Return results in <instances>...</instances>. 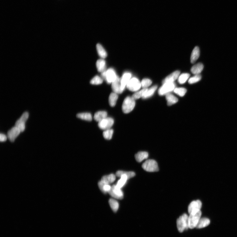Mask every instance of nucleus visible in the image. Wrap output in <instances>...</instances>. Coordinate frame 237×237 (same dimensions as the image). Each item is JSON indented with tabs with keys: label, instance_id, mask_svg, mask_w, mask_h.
<instances>
[{
	"label": "nucleus",
	"instance_id": "25",
	"mask_svg": "<svg viewBox=\"0 0 237 237\" xmlns=\"http://www.w3.org/2000/svg\"><path fill=\"white\" fill-rule=\"evenodd\" d=\"M96 67L98 71L99 72L102 73L105 71L106 63L105 60L103 59L98 60L96 62Z\"/></svg>",
	"mask_w": 237,
	"mask_h": 237
},
{
	"label": "nucleus",
	"instance_id": "11",
	"mask_svg": "<svg viewBox=\"0 0 237 237\" xmlns=\"http://www.w3.org/2000/svg\"><path fill=\"white\" fill-rule=\"evenodd\" d=\"M202 203L199 200L191 202L188 207V212L190 214L200 211Z\"/></svg>",
	"mask_w": 237,
	"mask_h": 237
},
{
	"label": "nucleus",
	"instance_id": "23",
	"mask_svg": "<svg viewBox=\"0 0 237 237\" xmlns=\"http://www.w3.org/2000/svg\"><path fill=\"white\" fill-rule=\"evenodd\" d=\"M118 94L113 92L110 95L109 98V102L111 107H114L116 104L118 100Z\"/></svg>",
	"mask_w": 237,
	"mask_h": 237
},
{
	"label": "nucleus",
	"instance_id": "24",
	"mask_svg": "<svg viewBox=\"0 0 237 237\" xmlns=\"http://www.w3.org/2000/svg\"><path fill=\"white\" fill-rule=\"evenodd\" d=\"M116 178V176L114 174H111L103 176L102 178L101 181L109 184L113 183L115 180Z\"/></svg>",
	"mask_w": 237,
	"mask_h": 237
},
{
	"label": "nucleus",
	"instance_id": "9",
	"mask_svg": "<svg viewBox=\"0 0 237 237\" xmlns=\"http://www.w3.org/2000/svg\"><path fill=\"white\" fill-rule=\"evenodd\" d=\"M114 123V120L111 117H106L99 122L98 126L100 129L106 130L111 129Z\"/></svg>",
	"mask_w": 237,
	"mask_h": 237
},
{
	"label": "nucleus",
	"instance_id": "33",
	"mask_svg": "<svg viewBox=\"0 0 237 237\" xmlns=\"http://www.w3.org/2000/svg\"><path fill=\"white\" fill-rule=\"evenodd\" d=\"M190 76V74L188 73H183L179 75L178 78V83L180 84H183L187 81Z\"/></svg>",
	"mask_w": 237,
	"mask_h": 237
},
{
	"label": "nucleus",
	"instance_id": "32",
	"mask_svg": "<svg viewBox=\"0 0 237 237\" xmlns=\"http://www.w3.org/2000/svg\"><path fill=\"white\" fill-rule=\"evenodd\" d=\"M121 178L118 181L117 184L116 185L119 188L121 189L126 184L127 180H128V177L126 175H124L120 177Z\"/></svg>",
	"mask_w": 237,
	"mask_h": 237
},
{
	"label": "nucleus",
	"instance_id": "36",
	"mask_svg": "<svg viewBox=\"0 0 237 237\" xmlns=\"http://www.w3.org/2000/svg\"><path fill=\"white\" fill-rule=\"evenodd\" d=\"M201 75L200 74H196L193 77L190 78L188 80V83L190 84H194L198 82L201 80Z\"/></svg>",
	"mask_w": 237,
	"mask_h": 237
},
{
	"label": "nucleus",
	"instance_id": "22",
	"mask_svg": "<svg viewBox=\"0 0 237 237\" xmlns=\"http://www.w3.org/2000/svg\"><path fill=\"white\" fill-rule=\"evenodd\" d=\"M148 156V153L147 152H140L135 154V158L137 162L140 163L144 160L147 159Z\"/></svg>",
	"mask_w": 237,
	"mask_h": 237
},
{
	"label": "nucleus",
	"instance_id": "37",
	"mask_svg": "<svg viewBox=\"0 0 237 237\" xmlns=\"http://www.w3.org/2000/svg\"><path fill=\"white\" fill-rule=\"evenodd\" d=\"M102 79L99 76H96L90 81V84L93 85H99L102 84Z\"/></svg>",
	"mask_w": 237,
	"mask_h": 237
},
{
	"label": "nucleus",
	"instance_id": "16",
	"mask_svg": "<svg viewBox=\"0 0 237 237\" xmlns=\"http://www.w3.org/2000/svg\"><path fill=\"white\" fill-rule=\"evenodd\" d=\"M200 51L198 47H194L191 54L190 61L191 63H194L196 62L200 56Z\"/></svg>",
	"mask_w": 237,
	"mask_h": 237
},
{
	"label": "nucleus",
	"instance_id": "12",
	"mask_svg": "<svg viewBox=\"0 0 237 237\" xmlns=\"http://www.w3.org/2000/svg\"><path fill=\"white\" fill-rule=\"evenodd\" d=\"M20 132H21L17 127H13L8 132V138L10 141L13 142Z\"/></svg>",
	"mask_w": 237,
	"mask_h": 237
},
{
	"label": "nucleus",
	"instance_id": "4",
	"mask_svg": "<svg viewBox=\"0 0 237 237\" xmlns=\"http://www.w3.org/2000/svg\"><path fill=\"white\" fill-rule=\"evenodd\" d=\"M142 167L144 170L148 172H155L159 171L157 162L153 160H146L142 164Z\"/></svg>",
	"mask_w": 237,
	"mask_h": 237
},
{
	"label": "nucleus",
	"instance_id": "7",
	"mask_svg": "<svg viewBox=\"0 0 237 237\" xmlns=\"http://www.w3.org/2000/svg\"><path fill=\"white\" fill-rule=\"evenodd\" d=\"M175 87L176 85L174 82L163 84L159 89V94L160 96H163L170 93V92L174 90Z\"/></svg>",
	"mask_w": 237,
	"mask_h": 237
},
{
	"label": "nucleus",
	"instance_id": "14",
	"mask_svg": "<svg viewBox=\"0 0 237 237\" xmlns=\"http://www.w3.org/2000/svg\"><path fill=\"white\" fill-rule=\"evenodd\" d=\"M180 74V71H179L173 72L164 79L163 81V84L169 82H174L179 77Z\"/></svg>",
	"mask_w": 237,
	"mask_h": 237
},
{
	"label": "nucleus",
	"instance_id": "35",
	"mask_svg": "<svg viewBox=\"0 0 237 237\" xmlns=\"http://www.w3.org/2000/svg\"><path fill=\"white\" fill-rule=\"evenodd\" d=\"M174 91L175 93L181 97H183L186 94L187 90L184 88H177L175 89Z\"/></svg>",
	"mask_w": 237,
	"mask_h": 237
},
{
	"label": "nucleus",
	"instance_id": "1",
	"mask_svg": "<svg viewBox=\"0 0 237 237\" xmlns=\"http://www.w3.org/2000/svg\"><path fill=\"white\" fill-rule=\"evenodd\" d=\"M177 225L178 231L181 232H183L184 230L189 228L188 215L184 214L180 216L177 220Z\"/></svg>",
	"mask_w": 237,
	"mask_h": 237
},
{
	"label": "nucleus",
	"instance_id": "20",
	"mask_svg": "<svg viewBox=\"0 0 237 237\" xmlns=\"http://www.w3.org/2000/svg\"><path fill=\"white\" fill-rule=\"evenodd\" d=\"M210 220L207 218H200L196 226L197 229H201L207 226L210 224Z\"/></svg>",
	"mask_w": 237,
	"mask_h": 237
},
{
	"label": "nucleus",
	"instance_id": "3",
	"mask_svg": "<svg viewBox=\"0 0 237 237\" xmlns=\"http://www.w3.org/2000/svg\"><path fill=\"white\" fill-rule=\"evenodd\" d=\"M202 212L200 211L190 214L188 216L189 227L193 229L196 227L199 220L201 218Z\"/></svg>",
	"mask_w": 237,
	"mask_h": 237
},
{
	"label": "nucleus",
	"instance_id": "13",
	"mask_svg": "<svg viewBox=\"0 0 237 237\" xmlns=\"http://www.w3.org/2000/svg\"><path fill=\"white\" fill-rule=\"evenodd\" d=\"M112 89L113 92L117 94H121L123 91L122 88L121 79L118 77L112 83Z\"/></svg>",
	"mask_w": 237,
	"mask_h": 237
},
{
	"label": "nucleus",
	"instance_id": "5",
	"mask_svg": "<svg viewBox=\"0 0 237 237\" xmlns=\"http://www.w3.org/2000/svg\"><path fill=\"white\" fill-rule=\"evenodd\" d=\"M102 73V77L105 79L108 84H112L118 77L114 70L112 68H110Z\"/></svg>",
	"mask_w": 237,
	"mask_h": 237
},
{
	"label": "nucleus",
	"instance_id": "39",
	"mask_svg": "<svg viewBox=\"0 0 237 237\" xmlns=\"http://www.w3.org/2000/svg\"><path fill=\"white\" fill-rule=\"evenodd\" d=\"M7 140L6 136L3 134L1 133L0 135V141L1 142H5Z\"/></svg>",
	"mask_w": 237,
	"mask_h": 237
},
{
	"label": "nucleus",
	"instance_id": "8",
	"mask_svg": "<svg viewBox=\"0 0 237 237\" xmlns=\"http://www.w3.org/2000/svg\"><path fill=\"white\" fill-rule=\"evenodd\" d=\"M29 117V113L27 112H24L21 117L16 122L15 126L17 127L21 132H23L25 129V123Z\"/></svg>",
	"mask_w": 237,
	"mask_h": 237
},
{
	"label": "nucleus",
	"instance_id": "28",
	"mask_svg": "<svg viewBox=\"0 0 237 237\" xmlns=\"http://www.w3.org/2000/svg\"><path fill=\"white\" fill-rule=\"evenodd\" d=\"M96 48L99 56L102 58H105L107 57V53L100 44H97L96 46Z\"/></svg>",
	"mask_w": 237,
	"mask_h": 237
},
{
	"label": "nucleus",
	"instance_id": "34",
	"mask_svg": "<svg viewBox=\"0 0 237 237\" xmlns=\"http://www.w3.org/2000/svg\"><path fill=\"white\" fill-rule=\"evenodd\" d=\"M113 133V130L109 129L105 130L103 132V135L105 139L109 140L111 139Z\"/></svg>",
	"mask_w": 237,
	"mask_h": 237
},
{
	"label": "nucleus",
	"instance_id": "19",
	"mask_svg": "<svg viewBox=\"0 0 237 237\" xmlns=\"http://www.w3.org/2000/svg\"><path fill=\"white\" fill-rule=\"evenodd\" d=\"M107 113L105 111H99L95 113L94 119L95 121L99 122L102 120L107 117Z\"/></svg>",
	"mask_w": 237,
	"mask_h": 237
},
{
	"label": "nucleus",
	"instance_id": "27",
	"mask_svg": "<svg viewBox=\"0 0 237 237\" xmlns=\"http://www.w3.org/2000/svg\"><path fill=\"white\" fill-rule=\"evenodd\" d=\"M157 88V86L154 85L149 89H147L142 98L145 99L151 97V96H152L153 95Z\"/></svg>",
	"mask_w": 237,
	"mask_h": 237
},
{
	"label": "nucleus",
	"instance_id": "26",
	"mask_svg": "<svg viewBox=\"0 0 237 237\" xmlns=\"http://www.w3.org/2000/svg\"><path fill=\"white\" fill-rule=\"evenodd\" d=\"M77 116L79 118L88 121H91L92 119V115L91 113H89L85 112L78 113Z\"/></svg>",
	"mask_w": 237,
	"mask_h": 237
},
{
	"label": "nucleus",
	"instance_id": "38",
	"mask_svg": "<svg viewBox=\"0 0 237 237\" xmlns=\"http://www.w3.org/2000/svg\"><path fill=\"white\" fill-rule=\"evenodd\" d=\"M152 84V81L148 78H144L141 82V86L143 88H147Z\"/></svg>",
	"mask_w": 237,
	"mask_h": 237
},
{
	"label": "nucleus",
	"instance_id": "6",
	"mask_svg": "<svg viewBox=\"0 0 237 237\" xmlns=\"http://www.w3.org/2000/svg\"><path fill=\"white\" fill-rule=\"evenodd\" d=\"M141 82L138 79L133 77L130 79L126 87L129 90L132 92H137L139 91L141 87Z\"/></svg>",
	"mask_w": 237,
	"mask_h": 237
},
{
	"label": "nucleus",
	"instance_id": "15",
	"mask_svg": "<svg viewBox=\"0 0 237 237\" xmlns=\"http://www.w3.org/2000/svg\"><path fill=\"white\" fill-rule=\"evenodd\" d=\"M132 74L129 73H126L123 74L121 79L122 88L123 91L126 86L127 84L131 78Z\"/></svg>",
	"mask_w": 237,
	"mask_h": 237
},
{
	"label": "nucleus",
	"instance_id": "17",
	"mask_svg": "<svg viewBox=\"0 0 237 237\" xmlns=\"http://www.w3.org/2000/svg\"><path fill=\"white\" fill-rule=\"evenodd\" d=\"M204 65L202 63H199L195 64L192 67L191 69V72L192 73L195 75L199 74L201 73V72L203 70Z\"/></svg>",
	"mask_w": 237,
	"mask_h": 237
},
{
	"label": "nucleus",
	"instance_id": "10",
	"mask_svg": "<svg viewBox=\"0 0 237 237\" xmlns=\"http://www.w3.org/2000/svg\"><path fill=\"white\" fill-rule=\"evenodd\" d=\"M108 193L113 197L120 200H121L123 197V194L121 189L118 187L116 185H113Z\"/></svg>",
	"mask_w": 237,
	"mask_h": 237
},
{
	"label": "nucleus",
	"instance_id": "2",
	"mask_svg": "<svg viewBox=\"0 0 237 237\" xmlns=\"http://www.w3.org/2000/svg\"><path fill=\"white\" fill-rule=\"evenodd\" d=\"M135 100L132 97H126L123 101L122 106L123 111L127 114L133 111L135 105Z\"/></svg>",
	"mask_w": 237,
	"mask_h": 237
},
{
	"label": "nucleus",
	"instance_id": "29",
	"mask_svg": "<svg viewBox=\"0 0 237 237\" xmlns=\"http://www.w3.org/2000/svg\"><path fill=\"white\" fill-rule=\"evenodd\" d=\"M126 175L128 177V179L135 177V174L133 172H125L122 171H119L116 173V176L118 177H121L123 175Z\"/></svg>",
	"mask_w": 237,
	"mask_h": 237
},
{
	"label": "nucleus",
	"instance_id": "30",
	"mask_svg": "<svg viewBox=\"0 0 237 237\" xmlns=\"http://www.w3.org/2000/svg\"><path fill=\"white\" fill-rule=\"evenodd\" d=\"M109 203L113 211L114 212L117 211L119 208L118 202L113 199H109Z\"/></svg>",
	"mask_w": 237,
	"mask_h": 237
},
{
	"label": "nucleus",
	"instance_id": "31",
	"mask_svg": "<svg viewBox=\"0 0 237 237\" xmlns=\"http://www.w3.org/2000/svg\"><path fill=\"white\" fill-rule=\"evenodd\" d=\"M147 88H143L142 90L140 91H138L134 94L132 96V97L135 99H138L141 98H142L143 96L147 90Z\"/></svg>",
	"mask_w": 237,
	"mask_h": 237
},
{
	"label": "nucleus",
	"instance_id": "21",
	"mask_svg": "<svg viewBox=\"0 0 237 237\" xmlns=\"http://www.w3.org/2000/svg\"><path fill=\"white\" fill-rule=\"evenodd\" d=\"M166 99L168 106H171L176 104L178 101V99L176 97L170 93L166 95Z\"/></svg>",
	"mask_w": 237,
	"mask_h": 237
},
{
	"label": "nucleus",
	"instance_id": "18",
	"mask_svg": "<svg viewBox=\"0 0 237 237\" xmlns=\"http://www.w3.org/2000/svg\"><path fill=\"white\" fill-rule=\"evenodd\" d=\"M98 186L101 191L104 193H106L111 190V187L102 181H99L98 183Z\"/></svg>",
	"mask_w": 237,
	"mask_h": 237
}]
</instances>
